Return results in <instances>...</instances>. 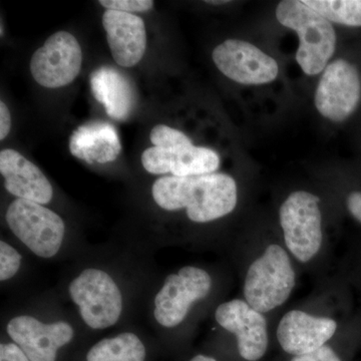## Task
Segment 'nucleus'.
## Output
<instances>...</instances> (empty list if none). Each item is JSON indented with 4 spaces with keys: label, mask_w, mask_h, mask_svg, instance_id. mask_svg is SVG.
I'll list each match as a JSON object with an SVG mask.
<instances>
[{
    "label": "nucleus",
    "mask_w": 361,
    "mask_h": 361,
    "mask_svg": "<svg viewBox=\"0 0 361 361\" xmlns=\"http://www.w3.org/2000/svg\"><path fill=\"white\" fill-rule=\"evenodd\" d=\"M146 348L135 334L126 332L102 339L90 349L87 361H145Z\"/></svg>",
    "instance_id": "19"
},
{
    "label": "nucleus",
    "mask_w": 361,
    "mask_h": 361,
    "mask_svg": "<svg viewBox=\"0 0 361 361\" xmlns=\"http://www.w3.org/2000/svg\"><path fill=\"white\" fill-rule=\"evenodd\" d=\"M99 4L108 11L121 13H145L151 11L154 6L152 0H101Z\"/></svg>",
    "instance_id": "22"
},
{
    "label": "nucleus",
    "mask_w": 361,
    "mask_h": 361,
    "mask_svg": "<svg viewBox=\"0 0 361 361\" xmlns=\"http://www.w3.org/2000/svg\"><path fill=\"white\" fill-rule=\"evenodd\" d=\"M212 58L223 75L241 85L268 84L279 73L274 59L244 40H225L215 47Z\"/></svg>",
    "instance_id": "10"
},
{
    "label": "nucleus",
    "mask_w": 361,
    "mask_h": 361,
    "mask_svg": "<svg viewBox=\"0 0 361 361\" xmlns=\"http://www.w3.org/2000/svg\"><path fill=\"white\" fill-rule=\"evenodd\" d=\"M142 167L149 174H172L190 177L215 173L220 158L213 149L194 146L189 137L168 148L147 149L142 155Z\"/></svg>",
    "instance_id": "12"
},
{
    "label": "nucleus",
    "mask_w": 361,
    "mask_h": 361,
    "mask_svg": "<svg viewBox=\"0 0 361 361\" xmlns=\"http://www.w3.org/2000/svg\"><path fill=\"white\" fill-rule=\"evenodd\" d=\"M190 361H217V360H216L215 358L210 357V356L199 355L195 356V357L192 358V360Z\"/></svg>",
    "instance_id": "27"
},
{
    "label": "nucleus",
    "mask_w": 361,
    "mask_h": 361,
    "mask_svg": "<svg viewBox=\"0 0 361 361\" xmlns=\"http://www.w3.org/2000/svg\"><path fill=\"white\" fill-rule=\"evenodd\" d=\"M70 151L75 158L89 164H106L115 161L122 145L114 126L92 122L80 126L70 137Z\"/></svg>",
    "instance_id": "17"
},
{
    "label": "nucleus",
    "mask_w": 361,
    "mask_h": 361,
    "mask_svg": "<svg viewBox=\"0 0 361 361\" xmlns=\"http://www.w3.org/2000/svg\"><path fill=\"white\" fill-rule=\"evenodd\" d=\"M21 256L13 246L6 242H0V280L11 279L20 270Z\"/></svg>",
    "instance_id": "21"
},
{
    "label": "nucleus",
    "mask_w": 361,
    "mask_h": 361,
    "mask_svg": "<svg viewBox=\"0 0 361 361\" xmlns=\"http://www.w3.org/2000/svg\"><path fill=\"white\" fill-rule=\"evenodd\" d=\"M291 361H342L336 351L330 346L324 345L311 353L293 356Z\"/></svg>",
    "instance_id": "23"
},
{
    "label": "nucleus",
    "mask_w": 361,
    "mask_h": 361,
    "mask_svg": "<svg viewBox=\"0 0 361 361\" xmlns=\"http://www.w3.org/2000/svg\"><path fill=\"white\" fill-rule=\"evenodd\" d=\"M346 206L350 215L361 224V192L355 191L349 194Z\"/></svg>",
    "instance_id": "26"
},
{
    "label": "nucleus",
    "mask_w": 361,
    "mask_h": 361,
    "mask_svg": "<svg viewBox=\"0 0 361 361\" xmlns=\"http://www.w3.org/2000/svg\"><path fill=\"white\" fill-rule=\"evenodd\" d=\"M337 327L338 324L332 318L294 310L282 316L276 337L285 353L302 355L326 345L336 334Z\"/></svg>",
    "instance_id": "14"
},
{
    "label": "nucleus",
    "mask_w": 361,
    "mask_h": 361,
    "mask_svg": "<svg viewBox=\"0 0 361 361\" xmlns=\"http://www.w3.org/2000/svg\"><path fill=\"white\" fill-rule=\"evenodd\" d=\"M103 25L111 56L123 68L139 63L147 47V32L144 20L135 14L106 11Z\"/></svg>",
    "instance_id": "15"
},
{
    "label": "nucleus",
    "mask_w": 361,
    "mask_h": 361,
    "mask_svg": "<svg viewBox=\"0 0 361 361\" xmlns=\"http://www.w3.org/2000/svg\"><path fill=\"white\" fill-rule=\"evenodd\" d=\"M0 173L7 192L18 198L45 205L54 197L51 182L44 173L16 149L0 152Z\"/></svg>",
    "instance_id": "16"
},
{
    "label": "nucleus",
    "mask_w": 361,
    "mask_h": 361,
    "mask_svg": "<svg viewBox=\"0 0 361 361\" xmlns=\"http://www.w3.org/2000/svg\"><path fill=\"white\" fill-rule=\"evenodd\" d=\"M296 286V272L285 247L272 243L251 261L244 277V300L265 313L281 307Z\"/></svg>",
    "instance_id": "2"
},
{
    "label": "nucleus",
    "mask_w": 361,
    "mask_h": 361,
    "mask_svg": "<svg viewBox=\"0 0 361 361\" xmlns=\"http://www.w3.org/2000/svg\"><path fill=\"white\" fill-rule=\"evenodd\" d=\"M11 129V111L4 101L0 102V140L4 141Z\"/></svg>",
    "instance_id": "25"
},
{
    "label": "nucleus",
    "mask_w": 361,
    "mask_h": 361,
    "mask_svg": "<svg viewBox=\"0 0 361 361\" xmlns=\"http://www.w3.org/2000/svg\"><path fill=\"white\" fill-rule=\"evenodd\" d=\"M276 18L298 35L296 61L304 73L316 75L324 71L336 47V33L331 23L299 0L279 2Z\"/></svg>",
    "instance_id": "3"
},
{
    "label": "nucleus",
    "mask_w": 361,
    "mask_h": 361,
    "mask_svg": "<svg viewBox=\"0 0 361 361\" xmlns=\"http://www.w3.org/2000/svg\"><path fill=\"white\" fill-rule=\"evenodd\" d=\"M229 1H206V4H228Z\"/></svg>",
    "instance_id": "28"
},
{
    "label": "nucleus",
    "mask_w": 361,
    "mask_h": 361,
    "mask_svg": "<svg viewBox=\"0 0 361 361\" xmlns=\"http://www.w3.org/2000/svg\"><path fill=\"white\" fill-rule=\"evenodd\" d=\"M0 361H30L25 351L16 343H1Z\"/></svg>",
    "instance_id": "24"
},
{
    "label": "nucleus",
    "mask_w": 361,
    "mask_h": 361,
    "mask_svg": "<svg viewBox=\"0 0 361 361\" xmlns=\"http://www.w3.org/2000/svg\"><path fill=\"white\" fill-rule=\"evenodd\" d=\"M6 330L30 361H56L59 349L70 343L75 336L70 323L47 324L28 315L13 318Z\"/></svg>",
    "instance_id": "13"
},
{
    "label": "nucleus",
    "mask_w": 361,
    "mask_h": 361,
    "mask_svg": "<svg viewBox=\"0 0 361 361\" xmlns=\"http://www.w3.org/2000/svg\"><path fill=\"white\" fill-rule=\"evenodd\" d=\"M92 94L115 120L123 121L135 106V92L129 78L111 66H102L90 75Z\"/></svg>",
    "instance_id": "18"
},
{
    "label": "nucleus",
    "mask_w": 361,
    "mask_h": 361,
    "mask_svg": "<svg viewBox=\"0 0 361 361\" xmlns=\"http://www.w3.org/2000/svg\"><path fill=\"white\" fill-rule=\"evenodd\" d=\"M361 97L360 73L344 59L332 61L323 71L315 92V106L332 122L346 120L357 108Z\"/></svg>",
    "instance_id": "9"
},
{
    "label": "nucleus",
    "mask_w": 361,
    "mask_h": 361,
    "mask_svg": "<svg viewBox=\"0 0 361 361\" xmlns=\"http://www.w3.org/2000/svg\"><path fill=\"white\" fill-rule=\"evenodd\" d=\"M325 20L339 25L361 26V0H304Z\"/></svg>",
    "instance_id": "20"
},
{
    "label": "nucleus",
    "mask_w": 361,
    "mask_h": 361,
    "mask_svg": "<svg viewBox=\"0 0 361 361\" xmlns=\"http://www.w3.org/2000/svg\"><path fill=\"white\" fill-rule=\"evenodd\" d=\"M154 201L164 210H186L195 223H208L229 215L238 202V188L223 173L174 177L164 176L152 188Z\"/></svg>",
    "instance_id": "1"
},
{
    "label": "nucleus",
    "mask_w": 361,
    "mask_h": 361,
    "mask_svg": "<svg viewBox=\"0 0 361 361\" xmlns=\"http://www.w3.org/2000/svg\"><path fill=\"white\" fill-rule=\"evenodd\" d=\"M320 198L310 192H292L279 209V222L285 248L297 262L307 264L323 247L324 234Z\"/></svg>",
    "instance_id": "4"
},
{
    "label": "nucleus",
    "mask_w": 361,
    "mask_h": 361,
    "mask_svg": "<svg viewBox=\"0 0 361 361\" xmlns=\"http://www.w3.org/2000/svg\"><path fill=\"white\" fill-rule=\"evenodd\" d=\"M82 63V47L78 39L70 32H59L33 54L30 68L37 84L47 89H58L77 78Z\"/></svg>",
    "instance_id": "8"
},
{
    "label": "nucleus",
    "mask_w": 361,
    "mask_h": 361,
    "mask_svg": "<svg viewBox=\"0 0 361 361\" xmlns=\"http://www.w3.org/2000/svg\"><path fill=\"white\" fill-rule=\"evenodd\" d=\"M212 285L210 274L195 266H186L169 275L155 297L157 322L166 329L178 326L186 319L192 306L209 295Z\"/></svg>",
    "instance_id": "7"
},
{
    "label": "nucleus",
    "mask_w": 361,
    "mask_h": 361,
    "mask_svg": "<svg viewBox=\"0 0 361 361\" xmlns=\"http://www.w3.org/2000/svg\"><path fill=\"white\" fill-rule=\"evenodd\" d=\"M215 319L226 331L235 336L239 355L247 361L260 360L269 345L265 315L244 299H232L220 304Z\"/></svg>",
    "instance_id": "11"
},
{
    "label": "nucleus",
    "mask_w": 361,
    "mask_h": 361,
    "mask_svg": "<svg viewBox=\"0 0 361 361\" xmlns=\"http://www.w3.org/2000/svg\"><path fill=\"white\" fill-rule=\"evenodd\" d=\"M70 295L80 308L85 324L92 329H106L120 319L123 295L118 284L104 270L85 269L71 282Z\"/></svg>",
    "instance_id": "6"
},
{
    "label": "nucleus",
    "mask_w": 361,
    "mask_h": 361,
    "mask_svg": "<svg viewBox=\"0 0 361 361\" xmlns=\"http://www.w3.org/2000/svg\"><path fill=\"white\" fill-rule=\"evenodd\" d=\"M6 218L11 232L33 254L42 258L58 254L66 232L58 214L42 204L18 198L9 205Z\"/></svg>",
    "instance_id": "5"
}]
</instances>
